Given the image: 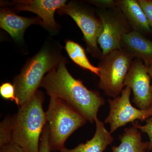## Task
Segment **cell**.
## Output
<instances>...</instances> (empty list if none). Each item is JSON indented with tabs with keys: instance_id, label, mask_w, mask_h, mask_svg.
<instances>
[{
	"instance_id": "1",
	"label": "cell",
	"mask_w": 152,
	"mask_h": 152,
	"mask_svg": "<svg viewBox=\"0 0 152 152\" xmlns=\"http://www.w3.org/2000/svg\"><path fill=\"white\" fill-rule=\"evenodd\" d=\"M40 87L46 90L50 98L65 102L91 123L98 118L99 109L105 103L99 92L88 89L82 81L69 73L64 59L45 76Z\"/></svg>"
},
{
	"instance_id": "2",
	"label": "cell",
	"mask_w": 152,
	"mask_h": 152,
	"mask_svg": "<svg viewBox=\"0 0 152 152\" xmlns=\"http://www.w3.org/2000/svg\"><path fill=\"white\" fill-rule=\"evenodd\" d=\"M44 100L43 94L38 90L29 100L19 107L14 116L12 142L27 152H39L41 135L47 124Z\"/></svg>"
},
{
	"instance_id": "3",
	"label": "cell",
	"mask_w": 152,
	"mask_h": 152,
	"mask_svg": "<svg viewBox=\"0 0 152 152\" xmlns=\"http://www.w3.org/2000/svg\"><path fill=\"white\" fill-rule=\"evenodd\" d=\"M62 59L58 51L45 45L26 63L14 80L18 108L32 97L46 73L56 67Z\"/></svg>"
},
{
	"instance_id": "4",
	"label": "cell",
	"mask_w": 152,
	"mask_h": 152,
	"mask_svg": "<svg viewBox=\"0 0 152 152\" xmlns=\"http://www.w3.org/2000/svg\"><path fill=\"white\" fill-rule=\"evenodd\" d=\"M51 151H61L69 137L87 121L71 106L60 99L50 98L46 112Z\"/></svg>"
},
{
	"instance_id": "5",
	"label": "cell",
	"mask_w": 152,
	"mask_h": 152,
	"mask_svg": "<svg viewBox=\"0 0 152 152\" xmlns=\"http://www.w3.org/2000/svg\"><path fill=\"white\" fill-rule=\"evenodd\" d=\"M134 58L124 48L117 49L103 56L98 67L99 69V88L113 99L121 93L124 82Z\"/></svg>"
},
{
	"instance_id": "6",
	"label": "cell",
	"mask_w": 152,
	"mask_h": 152,
	"mask_svg": "<svg viewBox=\"0 0 152 152\" xmlns=\"http://www.w3.org/2000/svg\"><path fill=\"white\" fill-rule=\"evenodd\" d=\"M57 12L60 14H67L73 19L83 33L87 51L93 57L101 60L102 53L98 46V41L103 26L98 15L75 2L68 3Z\"/></svg>"
},
{
	"instance_id": "7",
	"label": "cell",
	"mask_w": 152,
	"mask_h": 152,
	"mask_svg": "<svg viewBox=\"0 0 152 152\" xmlns=\"http://www.w3.org/2000/svg\"><path fill=\"white\" fill-rule=\"evenodd\" d=\"M97 14L103 26L98 41L103 56L110 52L122 48L123 37L133 30L117 6L111 9H99Z\"/></svg>"
},
{
	"instance_id": "8",
	"label": "cell",
	"mask_w": 152,
	"mask_h": 152,
	"mask_svg": "<svg viewBox=\"0 0 152 152\" xmlns=\"http://www.w3.org/2000/svg\"><path fill=\"white\" fill-rule=\"evenodd\" d=\"M131 92V88L126 86L121 96L108 99L110 112L104 123L110 124L111 134L128 123H133L137 120L142 122L152 116V106L142 110L132 105L130 100Z\"/></svg>"
},
{
	"instance_id": "9",
	"label": "cell",
	"mask_w": 152,
	"mask_h": 152,
	"mask_svg": "<svg viewBox=\"0 0 152 152\" xmlns=\"http://www.w3.org/2000/svg\"><path fill=\"white\" fill-rule=\"evenodd\" d=\"M147 66L142 60L134 58L126 79L125 86L131 88L133 102L139 109L148 110L152 106V86Z\"/></svg>"
},
{
	"instance_id": "10",
	"label": "cell",
	"mask_w": 152,
	"mask_h": 152,
	"mask_svg": "<svg viewBox=\"0 0 152 152\" xmlns=\"http://www.w3.org/2000/svg\"><path fill=\"white\" fill-rule=\"evenodd\" d=\"M65 0H21L14 1L12 5L18 11H26L38 15L42 26L50 31L56 32L58 26L55 21L54 13L66 5Z\"/></svg>"
},
{
	"instance_id": "11",
	"label": "cell",
	"mask_w": 152,
	"mask_h": 152,
	"mask_svg": "<svg viewBox=\"0 0 152 152\" xmlns=\"http://www.w3.org/2000/svg\"><path fill=\"white\" fill-rule=\"evenodd\" d=\"M121 47L134 58L142 61L146 66L152 65V41L143 35L134 31L126 34Z\"/></svg>"
},
{
	"instance_id": "12",
	"label": "cell",
	"mask_w": 152,
	"mask_h": 152,
	"mask_svg": "<svg viewBox=\"0 0 152 152\" xmlns=\"http://www.w3.org/2000/svg\"><path fill=\"white\" fill-rule=\"evenodd\" d=\"M34 24H42L39 18H24L9 10H1L0 26L17 42H21L26 30Z\"/></svg>"
},
{
	"instance_id": "13",
	"label": "cell",
	"mask_w": 152,
	"mask_h": 152,
	"mask_svg": "<svg viewBox=\"0 0 152 152\" xmlns=\"http://www.w3.org/2000/svg\"><path fill=\"white\" fill-rule=\"evenodd\" d=\"M116 5L127 20L133 31L143 35L151 29L138 0H117Z\"/></svg>"
},
{
	"instance_id": "14",
	"label": "cell",
	"mask_w": 152,
	"mask_h": 152,
	"mask_svg": "<svg viewBox=\"0 0 152 152\" xmlns=\"http://www.w3.org/2000/svg\"><path fill=\"white\" fill-rule=\"evenodd\" d=\"M96 129L94 135L85 143H80L73 149L64 147L60 152H103L114 141L111 133L107 130L104 123L97 118L95 121Z\"/></svg>"
},
{
	"instance_id": "15",
	"label": "cell",
	"mask_w": 152,
	"mask_h": 152,
	"mask_svg": "<svg viewBox=\"0 0 152 152\" xmlns=\"http://www.w3.org/2000/svg\"><path fill=\"white\" fill-rule=\"evenodd\" d=\"M119 138L121 143L112 147L113 152H148L149 142L142 141L140 132L134 126L125 128Z\"/></svg>"
},
{
	"instance_id": "16",
	"label": "cell",
	"mask_w": 152,
	"mask_h": 152,
	"mask_svg": "<svg viewBox=\"0 0 152 152\" xmlns=\"http://www.w3.org/2000/svg\"><path fill=\"white\" fill-rule=\"evenodd\" d=\"M65 48L71 59L80 67L99 75V69L93 65L87 58L85 50L79 44L69 40L66 43Z\"/></svg>"
},
{
	"instance_id": "17",
	"label": "cell",
	"mask_w": 152,
	"mask_h": 152,
	"mask_svg": "<svg viewBox=\"0 0 152 152\" xmlns=\"http://www.w3.org/2000/svg\"><path fill=\"white\" fill-rule=\"evenodd\" d=\"M14 116L6 117L0 124V147L12 142Z\"/></svg>"
},
{
	"instance_id": "18",
	"label": "cell",
	"mask_w": 152,
	"mask_h": 152,
	"mask_svg": "<svg viewBox=\"0 0 152 152\" xmlns=\"http://www.w3.org/2000/svg\"><path fill=\"white\" fill-rule=\"evenodd\" d=\"M0 95L4 99L15 102L18 107V100L16 95L15 89L14 85L10 83H3L0 86Z\"/></svg>"
},
{
	"instance_id": "19",
	"label": "cell",
	"mask_w": 152,
	"mask_h": 152,
	"mask_svg": "<svg viewBox=\"0 0 152 152\" xmlns=\"http://www.w3.org/2000/svg\"><path fill=\"white\" fill-rule=\"evenodd\" d=\"M146 124L142 126L137 123H132L133 126L138 129L142 133H146L149 138V148L148 151H152V116L147 119L145 121Z\"/></svg>"
},
{
	"instance_id": "20",
	"label": "cell",
	"mask_w": 152,
	"mask_h": 152,
	"mask_svg": "<svg viewBox=\"0 0 152 152\" xmlns=\"http://www.w3.org/2000/svg\"><path fill=\"white\" fill-rule=\"evenodd\" d=\"M49 129L48 124L46 125L42 133L39 152H51L49 141Z\"/></svg>"
},
{
	"instance_id": "21",
	"label": "cell",
	"mask_w": 152,
	"mask_h": 152,
	"mask_svg": "<svg viewBox=\"0 0 152 152\" xmlns=\"http://www.w3.org/2000/svg\"><path fill=\"white\" fill-rule=\"evenodd\" d=\"M152 30V0H138Z\"/></svg>"
},
{
	"instance_id": "22",
	"label": "cell",
	"mask_w": 152,
	"mask_h": 152,
	"mask_svg": "<svg viewBox=\"0 0 152 152\" xmlns=\"http://www.w3.org/2000/svg\"><path fill=\"white\" fill-rule=\"evenodd\" d=\"M90 2L99 9H111L116 7V1L113 0H95L90 1Z\"/></svg>"
},
{
	"instance_id": "23",
	"label": "cell",
	"mask_w": 152,
	"mask_h": 152,
	"mask_svg": "<svg viewBox=\"0 0 152 152\" xmlns=\"http://www.w3.org/2000/svg\"><path fill=\"white\" fill-rule=\"evenodd\" d=\"M0 152H27L18 144L12 142L0 147Z\"/></svg>"
},
{
	"instance_id": "24",
	"label": "cell",
	"mask_w": 152,
	"mask_h": 152,
	"mask_svg": "<svg viewBox=\"0 0 152 152\" xmlns=\"http://www.w3.org/2000/svg\"><path fill=\"white\" fill-rule=\"evenodd\" d=\"M146 66L148 73L151 77V79H152V65Z\"/></svg>"
}]
</instances>
